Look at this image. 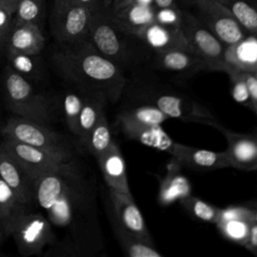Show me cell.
Returning a JSON list of instances; mask_svg holds the SVG:
<instances>
[{"mask_svg":"<svg viewBox=\"0 0 257 257\" xmlns=\"http://www.w3.org/2000/svg\"><path fill=\"white\" fill-rule=\"evenodd\" d=\"M55 71L67 82L102 93L108 103H115L124 94L127 79L124 71L101 55L87 40L59 44L51 54Z\"/></svg>","mask_w":257,"mask_h":257,"instance_id":"7a4b0ae2","label":"cell"},{"mask_svg":"<svg viewBox=\"0 0 257 257\" xmlns=\"http://www.w3.org/2000/svg\"><path fill=\"white\" fill-rule=\"evenodd\" d=\"M3 139L0 143L3 148L34 180L74 157V154L47 151L11 139Z\"/></svg>","mask_w":257,"mask_h":257,"instance_id":"30bf717a","label":"cell"},{"mask_svg":"<svg viewBox=\"0 0 257 257\" xmlns=\"http://www.w3.org/2000/svg\"><path fill=\"white\" fill-rule=\"evenodd\" d=\"M172 159L181 167L192 170L212 171L230 167L225 152H214L177 143Z\"/></svg>","mask_w":257,"mask_h":257,"instance_id":"2e32d148","label":"cell"},{"mask_svg":"<svg viewBox=\"0 0 257 257\" xmlns=\"http://www.w3.org/2000/svg\"><path fill=\"white\" fill-rule=\"evenodd\" d=\"M153 66L183 75L207 70L204 61L192 49H173L154 53Z\"/></svg>","mask_w":257,"mask_h":257,"instance_id":"ffe728a7","label":"cell"},{"mask_svg":"<svg viewBox=\"0 0 257 257\" xmlns=\"http://www.w3.org/2000/svg\"><path fill=\"white\" fill-rule=\"evenodd\" d=\"M155 18L157 23L168 26L180 27L183 18V8H180L178 5L155 9Z\"/></svg>","mask_w":257,"mask_h":257,"instance_id":"e575fe53","label":"cell"},{"mask_svg":"<svg viewBox=\"0 0 257 257\" xmlns=\"http://www.w3.org/2000/svg\"><path fill=\"white\" fill-rule=\"evenodd\" d=\"M134 97L149 101L161 109L169 118L197 122L217 127L220 122L213 112L188 94L163 85H142Z\"/></svg>","mask_w":257,"mask_h":257,"instance_id":"5b68a950","label":"cell"},{"mask_svg":"<svg viewBox=\"0 0 257 257\" xmlns=\"http://www.w3.org/2000/svg\"><path fill=\"white\" fill-rule=\"evenodd\" d=\"M14 14L0 4V51H5L6 40L13 23Z\"/></svg>","mask_w":257,"mask_h":257,"instance_id":"d590c367","label":"cell"},{"mask_svg":"<svg viewBox=\"0 0 257 257\" xmlns=\"http://www.w3.org/2000/svg\"><path fill=\"white\" fill-rule=\"evenodd\" d=\"M186 7L227 47L240 43L246 30L218 0H184Z\"/></svg>","mask_w":257,"mask_h":257,"instance_id":"8992f818","label":"cell"},{"mask_svg":"<svg viewBox=\"0 0 257 257\" xmlns=\"http://www.w3.org/2000/svg\"><path fill=\"white\" fill-rule=\"evenodd\" d=\"M118 130L130 140L147 147L172 155L175 142L163 128L162 124H117Z\"/></svg>","mask_w":257,"mask_h":257,"instance_id":"7402d4cb","label":"cell"},{"mask_svg":"<svg viewBox=\"0 0 257 257\" xmlns=\"http://www.w3.org/2000/svg\"><path fill=\"white\" fill-rule=\"evenodd\" d=\"M216 128L223 134L227 141V149L224 152L230 167L244 171H255L257 164V131L251 134L235 133L221 123Z\"/></svg>","mask_w":257,"mask_h":257,"instance_id":"4fadbf2b","label":"cell"},{"mask_svg":"<svg viewBox=\"0 0 257 257\" xmlns=\"http://www.w3.org/2000/svg\"><path fill=\"white\" fill-rule=\"evenodd\" d=\"M179 202L183 208L194 218L208 223H216L220 208H217L207 203L206 201L192 195H189Z\"/></svg>","mask_w":257,"mask_h":257,"instance_id":"1f68e13d","label":"cell"},{"mask_svg":"<svg viewBox=\"0 0 257 257\" xmlns=\"http://www.w3.org/2000/svg\"><path fill=\"white\" fill-rule=\"evenodd\" d=\"M128 2H130V0H112V2H111V4L109 5L108 8L110 10H116V9L124 6Z\"/></svg>","mask_w":257,"mask_h":257,"instance_id":"b9f144b4","label":"cell"},{"mask_svg":"<svg viewBox=\"0 0 257 257\" xmlns=\"http://www.w3.org/2000/svg\"><path fill=\"white\" fill-rule=\"evenodd\" d=\"M84 100V91L81 87L73 85L63 92L60 98V109L68 130L75 136L77 120Z\"/></svg>","mask_w":257,"mask_h":257,"instance_id":"f1b7e54d","label":"cell"},{"mask_svg":"<svg viewBox=\"0 0 257 257\" xmlns=\"http://www.w3.org/2000/svg\"><path fill=\"white\" fill-rule=\"evenodd\" d=\"M10 236L21 256L42 255L55 240L53 228L42 212L28 208L14 223Z\"/></svg>","mask_w":257,"mask_h":257,"instance_id":"52a82bcc","label":"cell"},{"mask_svg":"<svg viewBox=\"0 0 257 257\" xmlns=\"http://www.w3.org/2000/svg\"><path fill=\"white\" fill-rule=\"evenodd\" d=\"M226 73L229 75L231 79L232 94L234 99L239 103H242L250 107L249 93L246 82L243 77V71L237 69H229Z\"/></svg>","mask_w":257,"mask_h":257,"instance_id":"836d02e7","label":"cell"},{"mask_svg":"<svg viewBox=\"0 0 257 257\" xmlns=\"http://www.w3.org/2000/svg\"><path fill=\"white\" fill-rule=\"evenodd\" d=\"M225 59L227 63V71L229 69H237L249 72L254 71L257 68L256 38L253 41H250L246 37L238 44L227 46Z\"/></svg>","mask_w":257,"mask_h":257,"instance_id":"4316f807","label":"cell"},{"mask_svg":"<svg viewBox=\"0 0 257 257\" xmlns=\"http://www.w3.org/2000/svg\"><path fill=\"white\" fill-rule=\"evenodd\" d=\"M253 37H255V38H256V40H257V32L255 33V35H253Z\"/></svg>","mask_w":257,"mask_h":257,"instance_id":"c3c4849f","label":"cell"},{"mask_svg":"<svg viewBox=\"0 0 257 257\" xmlns=\"http://www.w3.org/2000/svg\"><path fill=\"white\" fill-rule=\"evenodd\" d=\"M172 164L168 172L161 179L159 190V202L166 206L191 195V183L188 178L181 173V166L172 159Z\"/></svg>","mask_w":257,"mask_h":257,"instance_id":"cb8c5ba5","label":"cell"},{"mask_svg":"<svg viewBox=\"0 0 257 257\" xmlns=\"http://www.w3.org/2000/svg\"><path fill=\"white\" fill-rule=\"evenodd\" d=\"M0 135L5 139H11L47 151L74 154L71 145L62 135L46 124L17 115L6 121Z\"/></svg>","mask_w":257,"mask_h":257,"instance_id":"9c48e42d","label":"cell"},{"mask_svg":"<svg viewBox=\"0 0 257 257\" xmlns=\"http://www.w3.org/2000/svg\"><path fill=\"white\" fill-rule=\"evenodd\" d=\"M243 77L248 88L250 108L257 116V78L252 72L249 71H243Z\"/></svg>","mask_w":257,"mask_h":257,"instance_id":"74e56055","label":"cell"},{"mask_svg":"<svg viewBox=\"0 0 257 257\" xmlns=\"http://www.w3.org/2000/svg\"><path fill=\"white\" fill-rule=\"evenodd\" d=\"M103 4V0H54L52 11H58L71 7H85L96 10Z\"/></svg>","mask_w":257,"mask_h":257,"instance_id":"8d00e7d4","label":"cell"},{"mask_svg":"<svg viewBox=\"0 0 257 257\" xmlns=\"http://www.w3.org/2000/svg\"><path fill=\"white\" fill-rule=\"evenodd\" d=\"M5 238L3 237V235H2V233L0 232V253H1V247H2V243H3V240H4Z\"/></svg>","mask_w":257,"mask_h":257,"instance_id":"ee69618b","label":"cell"},{"mask_svg":"<svg viewBox=\"0 0 257 257\" xmlns=\"http://www.w3.org/2000/svg\"><path fill=\"white\" fill-rule=\"evenodd\" d=\"M114 235L123 250L130 257H162L163 255L156 249L155 245L150 244L125 231L112 226Z\"/></svg>","mask_w":257,"mask_h":257,"instance_id":"4dcf8cb0","label":"cell"},{"mask_svg":"<svg viewBox=\"0 0 257 257\" xmlns=\"http://www.w3.org/2000/svg\"><path fill=\"white\" fill-rule=\"evenodd\" d=\"M95 159L107 188L118 194L133 197L127 182L125 162L117 144L113 141L110 147Z\"/></svg>","mask_w":257,"mask_h":257,"instance_id":"9a60e30c","label":"cell"},{"mask_svg":"<svg viewBox=\"0 0 257 257\" xmlns=\"http://www.w3.org/2000/svg\"><path fill=\"white\" fill-rule=\"evenodd\" d=\"M251 35L257 32V0H218Z\"/></svg>","mask_w":257,"mask_h":257,"instance_id":"83f0119b","label":"cell"},{"mask_svg":"<svg viewBox=\"0 0 257 257\" xmlns=\"http://www.w3.org/2000/svg\"><path fill=\"white\" fill-rule=\"evenodd\" d=\"M109 219L111 226L154 245L153 238L146 226L143 215L133 197L118 194L108 189Z\"/></svg>","mask_w":257,"mask_h":257,"instance_id":"7c38bea8","label":"cell"},{"mask_svg":"<svg viewBox=\"0 0 257 257\" xmlns=\"http://www.w3.org/2000/svg\"><path fill=\"white\" fill-rule=\"evenodd\" d=\"M94 12L95 10L85 7L52 11L51 30L56 41L59 44H70L87 39Z\"/></svg>","mask_w":257,"mask_h":257,"instance_id":"8fae6325","label":"cell"},{"mask_svg":"<svg viewBox=\"0 0 257 257\" xmlns=\"http://www.w3.org/2000/svg\"><path fill=\"white\" fill-rule=\"evenodd\" d=\"M171 6H178V0H153V7L155 9H161Z\"/></svg>","mask_w":257,"mask_h":257,"instance_id":"ab89813d","label":"cell"},{"mask_svg":"<svg viewBox=\"0 0 257 257\" xmlns=\"http://www.w3.org/2000/svg\"><path fill=\"white\" fill-rule=\"evenodd\" d=\"M0 84L5 103L15 115L46 125L50 123L53 104L35 88V84L16 73L7 64L3 67Z\"/></svg>","mask_w":257,"mask_h":257,"instance_id":"277c9868","label":"cell"},{"mask_svg":"<svg viewBox=\"0 0 257 257\" xmlns=\"http://www.w3.org/2000/svg\"><path fill=\"white\" fill-rule=\"evenodd\" d=\"M84 91V100L77 120V130L75 137L82 146L95 123L103 112L105 106L108 104L105 96L97 91L82 88Z\"/></svg>","mask_w":257,"mask_h":257,"instance_id":"603a6c76","label":"cell"},{"mask_svg":"<svg viewBox=\"0 0 257 257\" xmlns=\"http://www.w3.org/2000/svg\"><path fill=\"white\" fill-rule=\"evenodd\" d=\"M244 247L257 256V223H252Z\"/></svg>","mask_w":257,"mask_h":257,"instance_id":"f35d334b","label":"cell"},{"mask_svg":"<svg viewBox=\"0 0 257 257\" xmlns=\"http://www.w3.org/2000/svg\"><path fill=\"white\" fill-rule=\"evenodd\" d=\"M112 143L113 140L111 137L106 113L103 112L98 121L88 134L82 147L86 149V151L94 158H97L102 153H104Z\"/></svg>","mask_w":257,"mask_h":257,"instance_id":"f546056e","label":"cell"},{"mask_svg":"<svg viewBox=\"0 0 257 257\" xmlns=\"http://www.w3.org/2000/svg\"><path fill=\"white\" fill-rule=\"evenodd\" d=\"M0 177L27 206L34 202L35 180L0 144Z\"/></svg>","mask_w":257,"mask_h":257,"instance_id":"5bb4252c","label":"cell"},{"mask_svg":"<svg viewBox=\"0 0 257 257\" xmlns=\"http://www.w3.org/2000/svg\"><path fill=\"white\" fill-rule=\"evenodd\" d=\"M112 0H103V4L106 6V7H109V5L111 4Z\"/></svg>","mask_w":257,"mask_h":257,"instance_id":"f6af8a7d","label":"cell"},{"mask_svg":"<svg viewBox=\"0 0 257 257\" xmlns=\"http://www.w3.org/2000/svg\"><path fill=\"white\" fill-rule=\"evenodd\" d=\"M252 73H253V74H254V75H255V77H256V78H257V68H256V69H255V70H254V71H252Z\"/></svg>","mask_w":257,"mask_h":257,"instance_id":"bcb514c9","label":"cell"},{"mask_svg":"<svg viewBox=\"0 0 257 257\" xmlns=\"http://www.w3.org/2000/svg\"><path fill=\"white\" fill-rule=\"evenodd\" d=\"M43 13V0H19L14 12L16 22L35 23L40 25Z\"/></svg>","mask_w":257,"mask_h":257,"instance_id":"d6a6232c","label":"cell"},{"mask_svg":"<svg viewBox=\"0 0 257 257\" xmlns=\"http://www.w3.org/2000/svg\"><path fill=\"white\" fill-rule=\"evenodd\" d=\"M18 1L19 0H0V4L4 7H6L9 11H11L14 14Z\"/></svg>","mask_w":257,"mask_h":257,"instance_id":"60d3db41","label":"cell"},{"mask_svg":"<svg viewBox=\"0 0 257 257\" xmlns=\"http://www.w3.org/2000/svg\"><path fill=\"white\" fill-rule=\"evenodd\" d=\"M44 44L45 38L40 25L35 23L16 22L13 20L7 36L5 50L39 54L41 53Z\"/></svg>","mask_w":257,"mask_h":257,"instance_id":"44dd1931","label":"cell"},{"mask_svg":"<svg viewBox=\"0 0 257 257\" xmlns=\"http://www.w3.org/2000/svg\"><path fill=\"white\" fill-rule=\"evenodd\" d=\"M256 170H257V164H256Z\"/></svg>","mask_w":257,"mask_h":257,"instance_id":"f907efd6","label":"cell"},{"mask_svg":"<svg viewBox=\"0 0 257 257\" xmlns=\"http://www.w3.org/2000/svg\"><path fill=\"white\" fill-rule=\"evenodd\" d=\"M1 128H2V127H0V134H1Z\"/></svg>","mask_w":257,"mask_h":257,"instance_id":"681fc988","label":"cell"},{"mask_svg":"<svg viewBox=\"0 0 257 257\" xmlns=\"http://www.w3.org/2000/svg\"><path fill=\"white\" fill-rule=\"evenodd\" d=\"M33 204L60 232L42 255L92 257L104 249L95 184L74 157L35 180Z\"/></svg>","mask_w":257,"mask_h":257,"instance_id":"6da1fadb","label":"cell"},{"mask_svg":"<svg viewBox=\"0 0 257 257\" xmlns=\"http://www.w3.org/2000/svg\"><path fill=\"white\" fill-rule=\"evenodd\" d=\"M191 49L204 61L207 70L227 71L226 46L193 13L183 9L180 26Z\"/></svg>","mask_w":257,"mask_h":257,"instance_id":"ba28073f","label":"cell"},{"mask_svg":"<svg viewBox=\"0 0 257 257\" xmlns=\"http://www.w3.org/2000/svg\"><path fill=\"white\" fill-rule=\"evenodd\" d=\"M5 57L9 67L33 84L42 80L45 71L40 53L32 54L5 50Z\"/></svg>","mask_w":257,"mask_h":257,"instance_id":"484cf974","label":"cell"},{"mask_svg":"<svg viewBox=\"0 0 257 257\" xmlns=\"http://www.w3.org/2000/svg\"><path fill=\"white\" fill-rule=\"evenodd\" d=\"M28 208L0 177V232L4 238L10 236L14 223Z\"/></svg>","mask_w":257,"mask_h":257,"instance_id":"d4e9b609","label":"cell"},{"mask_svg":"<svg viewBox=\"0 0 257 257\" xmlns=\"http://www.w3.org/2000/svg\"><path fill=\"white\" fill-rule=\"evenodd\" d=\"M3 68H1V59H0V78H1V73H2Z\"/></svg>","mask_w":257,"mask_h":257,"instance_id":"7dc6e473","label":"cell"},{"mask_svg":"<svg viewBox=\"0 0 257 257\" xmlns=\"http://www.w3.org/2000/svg\"><path fill=\"white\" fill-rule=\"evenodd\" d=\"M87 40L123 71L146 62L152 52L137 36L123 32L112 22L104 4L92 15Z\"/></svg>","mask_w":257,"mask_h":257,"instance_id":"3957f363","label":"cell"},{"mask_svg":"<svg viewBox=\"0 0 257 257\" xmlns=\"http://www.w3.org/2000/svg\"><path fill=\"white\" fill-rule=\"evenodd\" d=\"M108 13L112 22L123 32L137 36L147 26L156 22L155 8L152 4L132 2Z\"/></svg>","mask_w":257,"mask_h":257,"instance_id":"d6986e66","label":"cell"},{"mask_svg":"<svg viewBox=\"0 0 257 257\" xmlns=\"http://www.w3.org/2000/svg\"><path fill=\"white\" fill-rule=\"evenodd\" d=\"M137 37L154 53L173 49H191L180 27L154 22L140 31Z\"/></svg>","mask_w":257,"mask_h":257,"instance_id":"e0dca14e","label":"cell"},{"mask_svg":"<svg viewBox=\"0 0 257 257\" xmlns=\"http://www.w3.org/2000/svg\"><path fill=\"white\" fill-rule=\"evenodd\" d=\"M252 223L251 207L230 206L219 210L215 225L229 241L244 246Z\"/></svg>","mask_w":257,"mask_h":257,"instance_id":"ac0fdd59","label":"cell"},{"mask_svg":"<svg viewBox=\"0 0 257 257\" xmlns=\"http://www.w3.org/2000/svg\"><path fill=\"white\" fill-rule=\"evenodd\" d=\"M251 215H252V221L254 223H257V207L251 208Z\"/></svg>","mask_w":257,"mask_h":257,"instance_id":"7bdbcfd3","label":"cell"}]
</instances>
